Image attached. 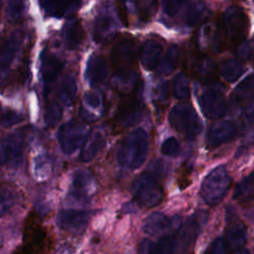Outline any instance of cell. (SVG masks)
Returning <instances> with one entry per match:
<instances>
[{
  "label": "cell",
  "mask_w": 254,
  "mask_h": 254,
  "mask_svg": "<svg viewBox=\"0 0 254 254\" xmlns=\"http://www.w3.org/2000/svg\"><path fill=\"white\" fill-rule=\"evenodd\" d=\"M139 51L132 37L124 36L114 45L111 52V64L114 83L121 91L135 90L140 84L136 74Z\"/></svg>",
  "instance_id": "obj_1"
},
{
  "label": "cell",
  "mask_w": 254,
  "mask_h": 254,
  "mask_svg": "<svg viewBox=\"0 0 254 254\" xmlns=\"http://www.w3.org/2000/svg\"><path fill=\"white\" fill-rule=\"evenodd\" d=\"M149 150V136L143 128L129 132L120 142L117 150V161L120 166L135 170L146 161Z\"/></svg>",
  "instance_id": "obj_2"
},
{
  "label": "cell",
  "mask_w": 254,
  "mask_h": 254,
  "mask_svg": "<svg viewBox=\"0 0 254 254\" xmlns=\"http://www.w3.org/2000/svg\"><path fill=\"white\" fill-rule=\"evenodd\" d=\"M231 184V178L225 166H218L211 170L203 179L199 194L209 205H216L226 195Z\"/></svg>",
  "instance_id": "obj_3"
},
{
  "label": "cell",
  "mask_w": 254,
  "mask_h": 254,
  "mask_svg": "<svg viewBox=\"0 0 254 254\" xmlns=\"http://www.w3.org/2000/svg\"><path fill=\"white\" fill-rule=\"evenodd\" d=\"M131 190L136 202L144 207H154L161 203L164 197L163 187L151 172H145L135 179Z\"/></svg>",
  "instance_id": "obj_4"
},
{
  "label": "cell",
  "mask_w": 254,
  "mask_h": 254,
  "mask_svg": "<svg viewBox=\"0 0 254 254\" xmlns=\"http://www.w3.org/2000/svg\"><path fill=\"white\" fill-rule=\"evenodd\" d=\"M171 126L187 140H193L201 131L200 120L192 106L177 104L169 113Z\"/></svg>",
  "instance_id": "obj_5"
},
{
  "label": "cell",
  "mask_w": 254,
  "mask_h": 254,
  "mask_svg": "<svg viewBox=\"0 0 254 254\" xmlns=\"http://www.w3.org/2000/svg\"><path fill=\"white\" fill-rule=\"evenodd\" d=\"M87 125L72 119L64 123L58 131V141L61 149L65 154H71L83 147L88 138Z\"/></svg>",
  "instance_id": "obj_6"
},
{
  "label": "cell",
  "mask_w": 254,
  "mask_h": 254,
  "mask_svg": "<svg viewBox=\"0 0 254 254\" xmlns=\"http://www.w3.org/2000/svg\"><path fill=\"white\" fill-rule=\"evenodd\" d=\"M222 28L227 38L235 45L241 44L248 33L249 20L238 6L228 7L222 16Z\"/></svg>",
  "instance_id": "obj_7"
},
{
  "label": "cell",
  "mask_w": 254,
  "mask_h": 254,
  "mask_svg": "<svg viewBox=\"0 0 254 254\" xmlns=\"http://www.w3.org/2000/svg\"><path fill=\"white\" fill-rule=\"evenodd\" d=\"M206 219L207 214L203 211H198L188 217L187 220L179 227V229H177L174 237L177 253L184 254L189 250L190 245L194 243Z\"/></svg>",
  "instance_id": "obj_8"
},
{
  "label": "cell",
  "mask_w": 254,
  "mask_h": 254,
  "mask_svg": "<svg viewBox=\"0 0 254 254\" xmlns=\"http://www.w3.org/2000/svg\"><path fill=\"white\" fill-rule=\"evenodd\" d=\"M141 84L119 104L116 113V122L122 128L136 124L143 114V102L140 96Z\"/></svg>",
  "instance_id": "obj_9"
},
{
  "label": "cell",
  "mask_w": 254,
  "mask_h": 254,
  "mask_svg": "<svg viewBox=\"0 0 254 254\" xmlns=\"http://www.w3.org/2000/svg\"><path fill=\"white\" fill-rule=\"evenodd\" d=\"M24 139L20 132H13L1 141V163L10 168H17L23 161Z\"/></svg>",
  "instance_id": "obj_10"
},
{
  "label": "cell",
  "mask_w": 254,
  "mask_h": 254,
  "mask_svg": "<svg viewBox=\"0 0 254 254\" xmlns=\"http://www.w3.org/2000/svg\"><path fill=\"white\" fill-rule=\"evenodd\" d=\"M200 109L208 119H218L227 111V103L221 91L209 88L204 90L198 97Z\"/></svg>",
  "instance_id": "obj_11"
},
{
  "label": "cell",
  "mask_w": 254,
  "mask_h": 254,
  "mask_svg": "<svg viewBox=\"0 0 254 254\" xmlns=\"http://www.w3.org/2000/svg\"><path fill=\"white\" fill-rule=\"evenodd\" d=\"M90 212L79 209H63L58 213L57 224L60 228L74 234L81 233L87 226Z\"/></svg>",
  "instance_id": "obj_12"
},
{
  "label": "cell",
  "mask_w": 254,
  "mask_h": 254,
  "mask_svg": "<svg viewBox=\"0 0 254 254\" xmlns=\"http://www.w3.org/2000/svg\"><path fill=\"white\" fill-rule=\"evenodd\" d=\"M237 134V129L229 121H218L213 123L206 133V145L210 149L217 148L230 142Z\"/></svg>",
  "instance_id": "obj_13"
},
{
  "label": "cell",
  "mask_w": 254,
  "mask_h": 254,
  "mask_svg": "<svg viewBox=\"0 0 254 254\" xmlns=\"http://www.w3.org/2000/svg\"><path fill=\"white\" fill-rule=\"evenodd\" d=\"M180 226V219L178 217L170 218L162 212H153L149 214L143 221L142 228L145 233L157 236L167 234V232Z\"/></svg>",
  "instance_id": "obj_14"
},
{
  "label": "cell",
  "mask_w": 254,
  "mask_h": 254,
  "mask_svg": "<svg viewBox=\"0 0 254 254\" xmlns=\"http://www.w3.org/2000/svg\"><path fill=\"white\" fill-rule=\"evenodd\" d=\"M96 183L91 173L86 170H77L72 177L71 195L78 200H87L95 191Z\"/></svg>",
  "instance_id": "obj_15"
},
{
  "label": "cell",
  "mask_w": 254,
  "mask_h": 254,
  "mask_svg": "<svg viewBox=\"0 0 254 254\" xmlns=\"http://www.w3.org/2000/svg\"><path fill=\"white\" fill-rule=\"evenodd\" d=\"M139 254H176V242L174 236L163 235L157 241L143 239L138 246Z\"/></svg>",
  "instance_id": "obj_16"
},
{
  "label": "cell",
  "mask_w": 254,
  "mask_h": 254,
  "mask_svg": "<svg viewBox=\"0 0 254 254\" xmlns=\"http://www.w3.org/2000/svg\"><path fill=\"white\" fill-rule=\"evenodd\" d=\"M190 70L194 77L204 83H211L216 78V66L207 56H195L190 63Z\"/></svg>",
  "instance_id": "obj_17"
},
{
  "label": "cell",
  "mask_w": 254,
  "mask_h": 254,
  "mask_svg": "<svg viewBox=\"0 0 254 254\" xmlns=\"http://www.w3.org/2000/svg\"><path fill=\"white\" fill-rule=\"evenodd\" d=\"M116 34L115 21L109 13L102 11L98 14L93 25V40L96 43H107Z\"/></svg>",
  "instance_id": "obj_18"
},
{
  "label": "cell",
  "mask_w": 254,
  "mask_h": 254,
  "mask_svg": "<svg viewBox=\"0 0 254 254\" xmlns=\"http://www.w3.org/2000/svg\"><path fill=\"white\" fill-rule=\"evenodd\" d=\"M109 74V67L104 57L92 55L86 65L85 77L91 85H97L104 82Z\"/></svg>",
  "instance_id": "obj_19"
},
{
  "label": "cell",
  "mask_w": 254,
  "mask_h": 254,
  "mask_svg": "<svg viewBox=\"0 0 254 254\" xmlns=\"http://www.w3.org/2000/svg\"><path fill=\"white\" fill-rule=\"evenodd\" d=\"M81 0H40V5L46 15L62 18L77 10Z\"/></svg>",
  "instance_id": "obj_20"
},
{
  "label": "cell",
  "mask_w": 254,
  "mask_h": 254,
  "mask_svg": "<svg viewBox=\"0 0 254 254\" xmlns=\"http://www.w3.org/2000/svg\"><path fill=\"white\" fill-rule=\"evenodd\" d=\"M64 62L52 54H44L42 56L41 71L46 89H50L53 82L57 79L64 67Z\"/></svg>",
  "instance_id": "obj_21"
},
{
  "label": "cell",
  "mask_w": 254,
  "mask_h": 254,
  "mask_svg": "<svg viewBox=\"0 0 254 254\" xmlns=\"http://www.w3.org/2000/svg\"><path fill=\"white\" fill-rule=\"evenodd\" d=\"M163 51L162 44L157 40H146L139 51L140 61L146 69H153L157 66Z\"/></svg>",
  "instance_id": "obj_22"
},
{
  "label": "cell",
  "mask_w": 254,
  "mask_h": 254,
  "mask_svg": "<svg viewBox=\"0 0 254 254\" xmlns=\"http://www.w3.org/2000/svg\"><path fill=\"white\" fill-rule=\"evenodd\" d=\"M23 33L21 31H14L9 38H7L2 45L1 51V69L4 72L12 64L16 53L22 45Z\"/></svg>",
  "instance_id": "obj_23"
},
{
  "label": "cell",
  "mask_w": 254,
  "mask_h": 254,
  "mask_svg": "<svg viewBox=\"0 0 254 254\" xmlns=\"http://www.w3.org/2000/svg\"><path fill=\"white\" fill-rule=\"evenodd\" d=\"M223 238H224L227 250L235 252L239 249H242L247 239L246 226L239 222L228 226Z\"/></svg>",
  "instance_id": "obj_24"
},
{
  "label": "cell",
  "mask_w": 254,
  "mask_h": 254,
  "mask_svg": "<svg viewBox=\"0 0 254 254\" xmlns=\"http://www.w3.org/2000/svg\"><path fill=\"white\" fill-rule=\"evenodd\" d=\"M179 57H180V50L177 45H171L167 49L166 53L164 56L161 58L157 64V73L160 75H168L172 73L179 62Z\"/></svg>",
  "instance_id": "obj_25"
},
{
  "label": "cell",
  "mask_w": 254,
  "mask_h": 254,
  "mask_svg": "<svg viewBox=\"0 0 254 254\" xmlns=\"http://www.w3.org/2000/svg\"><path fill=\"white\" fill-rule=\"evenodd\" d=\"M84 31L81 25L80 20L73 18L71 19L64 30V39L67 49L74 50L76 49L83 41Z\"/></svg>",
  "instance_id": "obj_26"
},
{
  "label": "cell",
  "mask_w": 254,
  "mask_h": 254,
  "mask_svg": "<svg viewBox=\"0 0 254 254\" xmlns=\"http://www.w3.org/2000/svg\"><path fill=\"white\" fill-rule=\"evenodd\" d=\"M105 139L101 132L97 131L94 134H92L88 139L86 140L85 144L83 145V148L81 150L79 159L82 162H89L91 161L104 147Z\"/></svg>",
  "instance_id": "obj_27"
},
{
  "label": "cell",
  "mask_w": 254,
  "mask_h": 254,
  "mask_svg": "<svg viewBox=\"0 0 254 254\" xmlns=\"http://www.w3.org/2000/svg\"><path fill=\"white\" fill-rule=\"evenodd\" d=\"M234 198L240 203H249L254 199V172L239 182L234 190Z\"/></svg>",
  "instance_id": "obj_28"
},
{
  "label": "cell",
  "mask_w": 254,
  "mask_h": 254,
  "mask_svg": "<svg viewBox=\"0 0 254 254\" xmlns=\"http://www.w3.org/2000/svg\"><path fill=\"white\" fill-rule=\"evenodd\" d=\"M77 93V84L72 75H65L62 80L60 87H59V98L61 102L65 105L69 106L73 103Z\"/></svg>",
  "instance_id": "obj_29"
},
{
  "label": "cell",
  "mask_w": 254,
  "mask_h": 254,
  "mask_svg": "<svg viewBox=\"0 0 254 254\" xmlns=\"http://www.w3.org/2000/svg\"><path fill=\"white\" fill-rule=\"evenodd\" d=\"M219 72L224 80L233 82L238 79L244 72V66L238 61L234 59H228L220 64Z\"/></svg>",
  "instance_id": "obj_30"
},
{
  "label": "cell",
  "mask_w": 254,
  "mask_h": 254,
  "mask_svg": "<svg viewBox=\"0 0 254 254\" xmlns=\"http://www.w3.org/2000/svg\"><path fill=\"white\" fill-rule=\"evenodd\" d=\"M138 18L143 23L150 22L157 13L158 0H134Z\"/></svg>",
  "instance_id": "obj_31"
},
{
  "label": "cell",
  "mask_w": 254,
  "mask_h": 254,
  "mask_svg": "<svg viewBox=\"0 0 254 254\" xmlns=\"http://www.w3.org/2000/svg\"><path fill=\"white\" fill-rule=\"evenodd\" d=\"M173 93L178 99H189L190 96V80L185 73H178L173 78Z\"/></svg>",
  "instance_id": "obj_32"
},
{
  "label": "cell",
  "mask_w": 254,
  "mask_h": 254,
  "mask_svg": "<svg viewBox=\"0 0 254 254\" xmlns=\"http://www.w3.org/2000/svg\"><path fill=\"white\" fill-rule=\"evenodd\" d=\"M206 13V8L203 3L195 2L193 3L187 12L186 23L188 26H194L200 22Z\"/></svg>",
  "instance_id": "obj_33"
},
{
  "label": "cell",
  "mask_w": 254,
  "mask_h": 254,
  "mask_svg": "<svg viewBox=\"0 0 254 254\" xmlns=\"http://www.w3.org/2000/svg\"><path fill=\"white\" fill-rule=\"evenodd\" d=\"M235 98L244 99L254 94V73L244 78L234 89L233 92Z\"/></svg>",
  "instance_id": "obj_34"
},
{
  "label": "cell",
  "mask_w": 254,
  "mask_h": 254,
  "mask_svg": "<svg viewBox=\"0 0 254 254\" xmlns=\"http://www.w3.org/2000/svg\"><path fill=\"white\" fill-rule=\"evenodd\" d=\"M6 13L12 22L20 20L25 13V0H7Z\"/></svg>",
  "instance_id": "obj_35"
},
{
  "label": "cell",
  "mask_w": 254,
  "mask_h": 254,
  "mask_svg": "<svg viewBox=\"0 0 254 254\" xmlns=\"http://www.w3.org/2000/svg\"><path fill=\"white\" fill-rule=\"evenodd\" d=\"M62 114H63L62 106L58 102H50L45 112L46 123L51 127L55 126L62 118Z\"/></svg>",
  "instance_id": "obj_36"
},
{
  "label": "cell",
  "mask_w": 254,
  "mask_h": 254,
  "mask_svg": "<svg viewBox=\"0 0 254 254\" xmlns=\"http://www.w3.org/2000/svg\"><path fill=\"white\" fill-rule=\"evenodd\" d=\"M161 151L166 156L178 157L181 154V144L177 138L169 137L162 143Z\"/></svg>",
  "instance_id": "obj_37"
},
{
  "label": "cell",
  "mask_w": 254,
  "mask_h": 254,
  "mask_svg": "<svg viewBox=\"0 0 254 254\" xmlns=\"http://www.w3.org/2000/svg\"><path fill=\"white\" fill-rule=\"evenodd\" d=\"M187 0H162L165 14L169 17H174L181 10Z\"/></svg>",
  "instance_id": "obj_38"
},
{
  "label": "cell",
  "mask_w": 254,
  "mask_h": 254,
  "mask_svg": "<svg viewBox=\"0 0 254 254\" xmlns=\"http://www.w3.org/2000/svg\"><path fill=\"white\" fill-rule=\"evenodd\" d=\"M226 244L223 237L215 238L205 249L204 254H226Z\"/></svg>",
  "instance_id": "obj_39"
},
{
  "label": "cell",
  "mask_w": 254,
  "mask_h": 254,
  "mask_svg": "<svg viewBox=\"0 0 254 254\" xmlns=\"http://www.w3.org/2000/svg\"><path fill=\"white\" fill-rule=\"evenodd\" d=\"M22 120V115L13 110H6L2 114V125L4 127H10Z\"/></svg>",
  "instance_id": "obj_40"
},
{
  "label": "cell",
  "mask_w": 254,
  "mask_h": 254,
  "mask_svg": "<svg viewBox=\"0 0 254 254\" xmlns=\"http://www.w3.org/2000/svg\"><path fill=\"white\" fill-rule=\"evenodd\" d=\"M116 6H117V12L119 19L121 23L125 26L128 27L129 21H128V12H127V5H126V0H116Z\"/></svg>",
  "instance_id": "obj_41"
},
{
  "label": "cell",
  "mask_w": 254,
  "mask_h": 254,
  "mask_svg": "<svg viewBox=\"0 0 254 254\" xmlns=\"http://www.w3.org/2000/svg\"><path fill=\"white\" fill-rule=\"evenodd\" d=\"M12 203H13L12 193L8 190V189L2 188V190H1V212H2V215L12 205Z\"/></svg>",
  "instance_id": "obj_42"
},
{
  "label": "cell",
  "mask_w": 254,
  "mask_h": 254,
  "mask_svg": "<svg viewBox=\"0 0 254 254\" xmlns=\"http://www.w3.org/2000/svg\"><path fill=\"white\" fill-rule=\"evenodd\" d=\"M168 93H169V85L168 82H162L160 85L157 86L155 96L158 101H164L168 98Z\"/></svg>",
  "instance_id": "obj_43"
},
{
  "label": "cell",
  "mask_w": 254,
  "mask_h": 254,
  "mask_svg": "<svg viewBox=\"0 0 254 254\" xmlns=\"http://www.w3.org/2000/svg\"><path fill=\"white\" fill-rule=\"evenodd\" d=\"M243 115L248 122L254 123V97L250 98V100L244 106Z\"/></svg>",
  "instance_id": "obj_44"
},
{
  "label": "cell",
  "mask_w": 254,
  "mask_h": 254,
  "mask_svg": "<svg viewBox=\"0 0 254 254\" xmlns=\"http://www.w3.org/2000/svg\"><path fill=\"white\" fill-rule=\"evenodd\" d=\"M86 103L92 108H98L100 106V96L96 92H88L85 94Z\"/></svg>",
  "instance_id": "obj_45"
},
{
  "label": "cell",
  "mask_w": 254,
  "mask_h": 254,
  "mask_svg": "<svg viewBox=\"0 0 254 254\" xmlns=\"http://www.w3.org/2000/svg\"><path fill=\"white\" fill-rule=\"evenodd\" d=\"M234 254H250V252L246 249H239L234 252Z\"/></svg>",
  "instance_id": "obj_46"
}]
</instances>
